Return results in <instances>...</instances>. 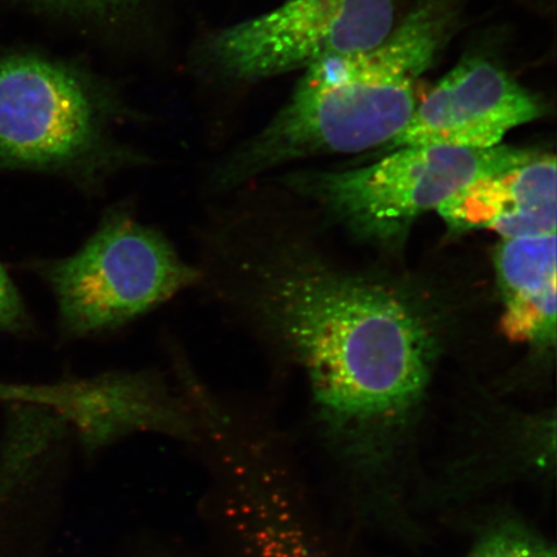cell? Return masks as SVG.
Returning a JSON list of instances; mask_svg holds the SVG:
<instances>
[{
  "label": "cell",
  "instance_id": "1",
  "mask_svg": "<svg viewBox=\"0 0 557 557\" xmlns=\"http://www.w3.org/2000/svg\"><path fill=\"white\" fill-rule=\"evenodd\" d=\"M199 228L203 288L309 385L331 455L361 492L396 497L441 351L414 297L322 259L243 189Z\"/></svg>",
  "mask_w": 557,
  "mask_h": 557
},
{
  "label": "cell",
  "instance_id": "2",
  "mask_svg": "<svg viewBox=\"0 0 557 557\" xmlns=\"http://www.w3.org/2000/svg\"><path fill=\"white\" fill-rule=\"evenodd\" d=\"M461 0H417L377 46L306 69L259 134L213 165L207 190L226 197L285 164L377 152L407 127L417 83L441 58L461 18Z\"/></svg>",
  "mask_w": 557,
  "mask_h": 557
},
{
  "label": "cell",
  "instance_id": "3",
  "mask_svg": "<svg viewBox=\"0 0 557 557\" xmlns=\"http://www.w3.org/2000/svg\"><path fill=\"white\" fill-rule=\"evenodd\" d=\"M127 113L113 85L78 62L0 53V170L51 174L100 198L117 176L151 163L117 135Z\"/></svg>",
  "mask_w": 557,
  "mask_h": 557
},
{
  "label": "cell",
  "instance_id": "4",
  "mask_svg": "<svg viewBox=\"0 0 557 557\" xmlns=\"http://www.w3.org/2000/svg\"><path fill=\"white\" fill-rule=\"evenodd\" d=\"M33 270L51 290L66 344L127 329L201 281L198 264L124 199L104 209L73 253L35 262Z\"/></svg>",
  "mask_w": 557,
  "mask_h": 557
},
{
  "label": "cell",
  "instance_id": "5",
  "mask_svg": "<svg viewBox=\"0 0 557 557\" xmlns=\"http://www.w3.org/2000/svg\"><path fill=\"white\" fill-rule=\"evenodd\" d=\"M541 151L500 144L491 149L404 146L343 171H298L287 189L315 203L354 238L400 246L421 215L473 180L529 162Z\"/></svg>",
  "mask_w": 557,
  "mask_h": 557
},
{
  "label": "cell",
  "instance_id": "6",
  "mask_svg": "<svg viewBox=\"0 0 557 557\" xmlns=\"http://www.w3.org/2000/svg\"><path fill=\"white\" fill-rule=\"evenodd\" d=\"M395 20L396 0H287L209 33L194 61L214 79L260 82L369 50L393 32Z\"/></svg>",
  "mask_w": 557,
  "mask_h": 557
},
{
  "label": "cell",
  "instance_id": "7",
  "mask_svg": "<svg viewBox=\"0 0 557 557\" xmlns=\"http://www.w3.org/2000/svg\"><path fill=\"white\" fill-rule=\"evenodd\" d=\"M543 115L545 104L503 66L470 54L417 104L400 135L374 154L426 145L491 149L504 144L508 132Z\"/></svg>",
  "mask_w": 557,
  "mask_h": 557
},
{
  "label": "cell",
  "instance_id": "8",
  "mask_svg": "<svg viewBox=\"0 0 557 557\" xmlns=\"http://www.w3.org/2000/svg\"><path fill=\"white\" fill-rule=\"evenodd\" d=\"M556 158L543 154L473 180L437 209L453 235L490 230L506 239L556 234Z\"/></svg>",
  "mask_w": 557,
  "mask_h": 557
},
{
  "label": "cell",
  "instance_id": "9",
  "mask_svg": "<svg viewBox=\"0 0 557 557\" xmlns=\"http://www.w3.org/2000/svg\"><path fill=\"white\" fill-rule=\"evenodd\" d=\"M556 234L500 240L494 256L504 311L500 329L515 343L554 350L557 336Z\"/></svg>",
  "mask_w": 557,
  "mask_h": 557
},
{
  "label": "cell",
  "instance_id": "10",
  "mask_svg": "<svg viewBox=\"0 0 557 557\" xmlns=\"http://www.w3.org/2000/svg\"><path fill=\"white\" fill-rule=\"evenodd\" d=\"M466 557H556L554 543L517 517L492 520Z\"/></svg>",
  "mask_w": 557,
  "mask_h": 557
},
{
  "label": "cell",
  "instance_id": "11",
  "mask_svg": "<svg viewBox=\"0 0 557 557\" xmlns=\"http://www.w3.org/2000/svg\"><path fill=\"white\" fill-rule=\"evenodd\" d=\"M73 23L114 30L134 23L148 0H13Z\"/></svg>",
  "mask_w": 557,
  "mask_h": 557
},
{
  "label": "cell",
  "instance_id": "12",
  "mask_svg": "<svg viewBox=\"0 0 557 557\" xmlns=\"http://www.w3.org/2000/svg\"><path fill=\"white\" fill-rule=\"evenodd\" d=\"M33 459L21 445L3 438L0 443V515L11 503L27 472L33 469Z\"/></svg>",
  "mask_w": 557,
  "mask_h": 557
},
{
  "label": "cell",
  "instance_id": "13",
  "mask_svg": "<svg viewBox=\"0 0 557 557\" xmlns=\"http://www.w3.org/2000/svg\"><path fill=\"white\" fill-rule=\"evenodd\" d=\"M29 325L30 318L24 299L0 263V331L24 332Z\"/></svg>",
  "mask_w": 557,
  "mask_h": 557
}]
</instances>
